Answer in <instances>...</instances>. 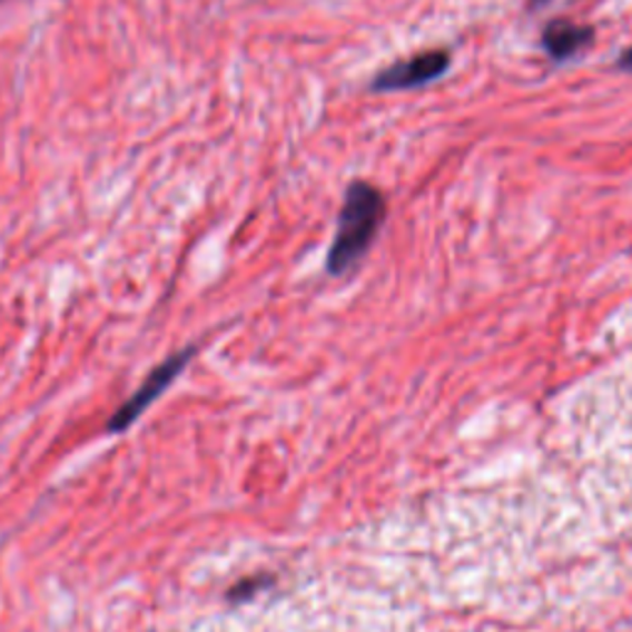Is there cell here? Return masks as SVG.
<instances>
[{
	"label": "cell",
	"instance_id": "4",
	"mask_svg": "<svg viewBox=\"0 0 632 632\" xmlns=\"http://www.w3.org/2000/svg\"><path fill=\"white\" fill-rule=\"evenodd\" d=\"M591 42H593V28L581 26V22H573L569 18L551 20L544 32H541V45H544V50L559 62L573 58V55H579L585 48H591Z\"/></svg>",
	"mask_w": 632,
	"mask_h": 632
},
{
	"label": "cell",
	"instance_id": "3",
	"mask_svg": "<svg viewBox=\"0 0 632 632\" xmlns=\"http://www.w3.org/2000/svg\"><path fill=\"white\" fill-rule=\"evenodd\" d=\"M190 354H194V352H184V354H178L171 361H166V364L158 366L154 374L144 381V386H139V391L121 405L115 417H111L109 431H127V427L134 421H137V417L146 408H149V405L158 398V395L166 391L168 383H171L180 374V368H184V364L190 358Z\"/></svg>",
	"mask_w": 632,
	"mask_h": 632
},
{
	"label": "cell",
	"instance_id": "6",
	"mask_svg": "<svg viewBox=\"0 0 632 632\" xmlns=\"http://www.w3.org/2000/svg\"><path fill=\"white\" fill-rule=\"evenodd\" d=\"M544 3H549V0H532L534 8H536V6H544Z\"/></svg>",
	"mask_w": 632,
	"mask_h": 632
},
{
	"label": "cell",
	"instance_id": "2",
	"mask_svg": "<svg viewBox=\"0 0 632 632\" xmlns=\"http://www.w3.org/2000/svg\"><path fill=\"white\" fill-rule=\"evenodd\" d=\"M450 67L447 50H427L413 55L408 60H398L395 65L374 77L376 92H401V89H415L433 82L440 75H445Z\"/></svg>",
	"mask_w": 632,
	"mask_h": 632
},
{
	"label": "cell",
	"instance_id": "1",
	"mask_svg": "<svg viewBox=\"0 0 632 632\" xmlns=\"http://www.w3.org/2000/svg\"><path fill=\"white\" fill-rule=\"evenodd\" d=\"M383 216H386V198L381 190L366 180H354L344 196L338 230L329 253L332 275H346L348 269L356 267L374 243Z\"/></svg>",
	"mask_w": 632,
	"mask_h": 632
},
{
	"label": "cell",
	"instance_id": "5",
	"mask_svg": "<svg viewBox=\"0 0 632 632\" xmlns=\"http://www.w3.org/2000/svg\"><path fill=\"white\" fill-rule=\"evenodd\" d=\"M618 65H620V67H623V70L632 72V48H630V50H625L623 55H620V60H618Z\"/></svg>",
	"mask_w": 632,
	"mask_h": 632
}]
</instances>
